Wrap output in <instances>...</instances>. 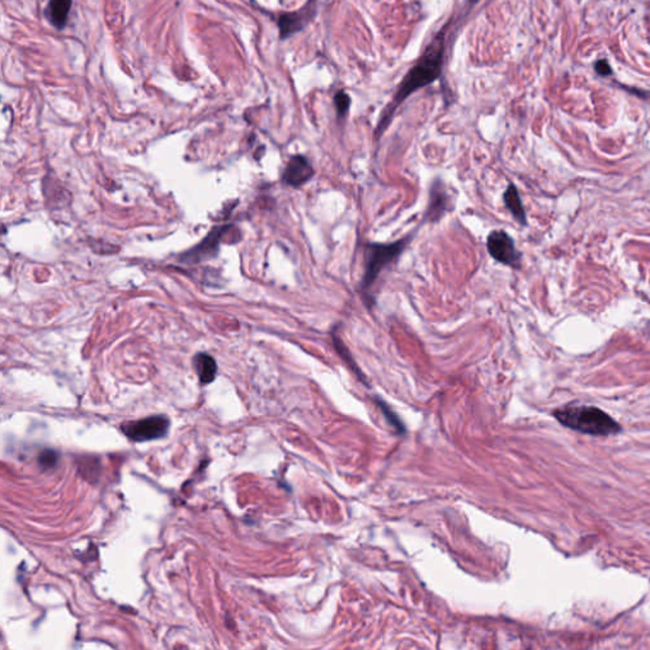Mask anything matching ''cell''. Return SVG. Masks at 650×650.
I'll list each match as a JSON object with an SVG mask.
<instances>
[{"label":"cell","mask_w":650,"mask_h":650,"mask_svg":"<svg viewBox=\"0 0 650 650\" xmlns=\"http://www.w3.org/2000/svg\"><path fill=\"white\" fill-rule=\"evenodd\" d=\"M444 45L445 40L441 32L434 41L429 43L421 59L416 61V65L407 73L404 79L400 83L393 100L381 116L376 129V135L379 136L385 131L392 121L395 110L409 97L410 94L414 93L418 89L427 87L439 79L444 65Z\"/></svg>","instance_id":"cell-1"},{"label":"cell","mask_w":650,"mask_h":650,"mask_svg":"<svg viewBox=\"0 0 650 650\" xmlns=\"http://www.w3.org/2000/svg\"><path fill=\"white\" fill-rule=\"evenodd\" d=\"M554 416L562 426L580 434L609 437L621 431L620 424L612 416L592 405H565L555 410Z\"/></svg>","instance_id":"cell-2"},{"label":"cell","mask_w":650,"mask_h":650,"mask_svg":"<svg viewBox=\"0 0 650 650\" xmlns=\"http://www.w3.org/2000/svg\"><path fill=\"white\" fill-rule=\"evenodd\" d=\"M409 239H400L395 243L381 244V243H371L366 246L365 251V272H363L362 282H361V293L363 295L365 303L369 308L372 306V296L369 288L374 286L376 280L379 278L381 272L387 268V266L395 262L399 256L403 253L405 246H408Z\"/></svg>","instance_id":"cell-3"},{"label":"cell","mask_w":650,"mask_h":650,"mask_svg":"<svg viewBox=\"0 0 650 650\" xmlns=\"http://www.w3.org/2000/svg\"><path fill=\"white\" fill-rule=\"evenodd\" d=\"M169 419L164 416H149L134 422L121 424V431L126 437L135 442H145L164 437L169 431Z\"/></svg>","instance_id":"cell-4"},{"label":"cell","mask_w":650,"mask_h":650,"mask_svg":"<svg viewBox=\"0 0 650 650\" xmlns=\"http://www.w3.org/2000/svg\"><path fill=\"white\" fill-rule=\"evenodd\" d=\"M488 252L499 263L513 268L521 267V253L515 248V241L503 230H494L488 235Z\"/></svg>","instance_id":"cell-5"},{"label":"cell","mask_w":650,"mask_h":650,"mask_svg":"<svg viewBox=\"0 0 650 650\" xmlns=\"http://www.w3.org/2000/svg\"><path fill=\"white\" fill-rule=\"evenodd\" d=\"M317 14V0H310L304 8L296 12L283 13L277 21L280 28L281 40H286L288 37L304 30L311 19Z\"/></svg>","instance_id":"cell-6"},{"label":"cell","mask_w":650,"mask_h":650,"mask_svg":"<svg viewBox=\"0 0 650 650\" xmlns=\"http://www.w3.org/2000/svg\"><path fill=\"white\" fill-rule=\"evenodd\" d=\"M450 210H451L450 194H447L444 182L441 179H436L431 187V192H429V204H428L427 212H426V219L431 223H437Z\"/></svg>","instance_id":"cell-7"},{"label":"cell","mask_w":650,"mask_h":650,"mask_svg":"<svg viewBox=\"0 0 650 650\" xmlns=\"http://www.w3.org/2000/svg\"><path fill=\"white\" fill-rule=\"evenodd\" d=\"M314 173V168L308 159L303 155H295L286 165L282 181L291 187H300L310 181Z\"/></svg>","instance_id":"cell-8"},{"label":"cell","mask_w":650,"mask_h":650,"mask_svg":"<svg viewBox=\"0 0 650 650\" xmlns=\"http://www.w3.org/2000/svg\"><path fill=\"white\" fill-rule=\"evenodd\" d=\"M71 0H50L46 8V16L55 28L63 30L70 13Z\"/></svg>","instance_id":"cell-9"},{"label":"cell","mask_w":650,"mask_h":650,"mask_svg":"<svg viewBox=\"0 0 650 650\" xmlns=\"http://www.w3.org/2000/svg\"><path fill=\"white\" fill-rule=\"evenodd\" d=\"M194 369L199 375V380L202 384H210L215 380L217 374L216 361L206 355V353H199L194 360Z\"/></svg>","instance_id":"cell-10"},{"label":"cell","mask_w":650,"mask_h":650,"mask_svg":"<svg viewBox=\"0 0 650 650\" xmlns=\"http://www.w3.org/2000/svg\"><path fill=\"white\" fill-rule=\"evenodd\" d=\"M504 204L507 206V209L510 210V214L513 215L515 220L518 223L522 224V225H526L528 224V220H526V212H525V209H523V205H522L521 199H520V194H518V191L517 188L513 186V184H510L508 188L505 189V192L503 194Z\"/></svg>","instance_id":"cell-11"},{"label":"cell","mask_w":650,"mask_h":650,"mask_svg":"<svg viewBox=\"0 0 650 650\" xmlns=\"http://www.w3.org/2000/svg\"><path fill=\"white\" fill-rule=\"evenodd\" d=\"M332 338H333L334 347H335L337 352L340 353V357L343 358V360L350 365V367H352V369L360 375L361 372H360V369H358L357 365L353 361L351 353L348 351V348L345 346V343H343V340L340 338V334L337 332V329H333V330H332Z\"/></svg>","instance_id":"cell-12"},{"label":"cell","mask_w":650,"mask_h":650,"mask_svg":"<svg viewBox=\"0 0 650 650\" xmlns=\"http://www.w3.org/2000/svg\"><path fill=\"white\" fill-rule=\"evenodd\" d=\"M334 105L340 116H346L351 107V98L346 92H338L334 95Z\"/></svg>","instance_id":"cell-13"},{"label":"cell","mask_w":650,"mask_h":650,"mask_svg":"<svg viewBox=\"0 0 650 650\" xmlns=\"http://www.w3.org/2000/svg\"><path fill=\"white\" fill-rule=\"evenodd\" d=\"M58 458H59L58 452L53 451V450H45L40 455L38 460H40L42 468H53L58 463Z\"/></svg>","instance_id":"cell-14"},{"label":"cell","mask_w":650,"mask_h":650,"mask_svg":"<svg viewBox=\"0 0 650 650\" xmlns=\"http://www.w3.org/2000/svg\"><path fill=\"white\" fill-rule=\"evenodd\" d=\"M596 71L599 75H609L611 74V66L604 60H601V61H597V64H596Z\"/></svg>","instance_id":"cell-15"},{"label":"cell","mask_w":650,"mask_h":650,"mask_svg":"<svg viewBox=\"0 0 650 650\" xmlns=\"http://www.w3.org/2000/svg\"><path fill=\"white\" fill-rule=\"evenodd\" d=\"M470 1H471V3H478L479 0H470Z\"/></svg>","instance_id":"cell-16"}]
</instances>
